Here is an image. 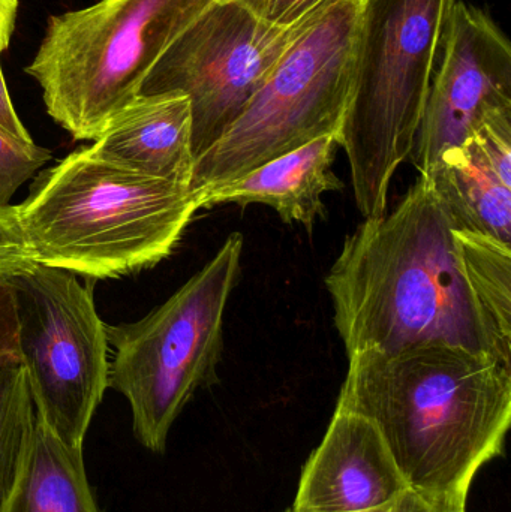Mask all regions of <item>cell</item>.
Listing matches in <instances>:
<instances>
[{
	"label": "cell",
	"instance_id": "11",
	"mask_svg": "<svg viewBox=\"0 0 511 512\" xmlns=\"http://www.w3.org/2000/svg\"><path fill=\"white\" fill-rule=\"evenodd\" d=\"M408 486L371 421L336 408L320 447L303 468L293 512H363Z\"/></svg>",
	"mask_w": 511,
	"mask_h": 512
},
{
	"label": "cell",
	"instance_id": "9",
	"mask_svg": "<svg viewBox=\"0 0 511 512\" xmlns=\"http://www.w3.org/2000/svg\"><path fill=\"white\" fill-rule=\"evenodd\" d=\"M317 18L275 27L237 0H215L162 54L140 95L188 96L197 159L236 122L282 54Z\"/></svg>",
	"mask_w": 511,
	"mask_h": 512
},
{
	"label": "cell",
	"instance_id": "18",
	"mask_svg": "<svg viewBox=\"0 0 511 512\" xmlns=\"http://www.w3.org/2000/svg\"><path fill=\"white\" fill-rule=\"evenodd\" d=\"M50 159L44 147L24 143L0 129V207L11 206L15 192Z\"/></svg>",
	"mask_w": 511,
	"mask_h": 512
},
{
	"label": "cell",
	"instance_id": "22",
	"mask_svg": "<svg viewBox=\"0 0 511 512\" xmlns=\"http://www.w3.org/2000/svg\"><path fill=\"white\" fill-rule=\"evenodd\" d=\"M363 512H467V508L450 507V505L441 504V502L426 498L422 493L410 489L384 507Z\"/></svg>",
	"mask_w": 511,
	"mask_h": 512
},
{
	"label": "cell",
	"instance_id": "5",
	"mask_svg": "<svg viewBox=\"0 0 511 512\" xmlns=\"http://www.w3.org/2000/svg\"><path fill=\"white\" fill-rule=\"evenodd\" d=\"M215 0H99L53 15L27 75L48 116L75 141H96L140 96L171 44Z\"/></svg>",
	"mask_w": 511,
	"mask_h": 512
},
{
	"label": "cell",
	"instance_id": "7",
	"mask_svg": "<svg viewBox=\"0 0 511 512\" xmlns=\"http://www.w3.org/2000/svg\"><path fill=\"white\" fill-rule=\"evenodd\" d=\"M363 2L338 3L282 54L227 132L195 159L194 197L324 135L338 137L350 99Z\"/></svg>",
	"mask_w": 511,
	"mask_h": 512
},
{
	"label": "cell",
	"instance_id": "10",
	"mask_svg": "<svg viewBox=\"0 0 511 512\" xmlns=\"http://www.w3.org/2000/svg\"><path fill=\"white\" fill-rule=\"evenodd\" d=\"M441 50L414 147L420 176L492 117L511 113V45L489 14L453 3Z\"/></svg>",
	"mask_w": 511,
	"mask_h": 512
},
{
	"label": "cell",
	"instance_id": "2",
	"mask_svg": "<svg viewBox=\"0 0 511 512\" xmlns=\"http://www.w3.org/2000/svg\"><path fill=\"white\" fill-rule=\"evenodd\" d=\"M336 408L371 421L408 489L467 508L483 466L503 456L511 367L456 346L351 355Z\"/></svg>",
	"mask_w": 511,
	"mask_h": 512
},
{
	"label": "cell",
	"instance_id": "13",
	"mask_svg": "<svg viewBox=\"0 0 511 512\" xmlns=\"http://www.w3.org/2000/svg\"><path fill=\"white\" fill-rule=\"evenodd\" d=\"M89 149L119 167L189 188L195 164L191 102L179 92L140 95Z\"/></svg>",
	"mask_w": 511,
	"mask_h": 512
},
{
	"label": "cell",
	"instance_id": "15",
	"mask_svg": "<svg viewBox=\"0 0 511 512\" xmlns=\"http://www.w3.org/2000/svg\"><path fill=\"white\" fill-rule=\"evenodd\" d=\"M2 512H102L87 478L83 448L60 441L36 414L17 483Z\"/></svg>",
	"mask_w": 511,
	"mask_h": 512
},
{
	"label": "cell",
	"instance_id": "16",
	"mask_svg": "<svg viewBox=\"0 0 511 512\" xmlns=\"http://www.w3.org/2000/svg\"><path fill=\"white\" fill-rule=\"evenodd\" d=\"M453 242L480 312L511 354V245L468 230H453Z\"/></svg>",
	"mask_w": 511,
	"mask_h": 512
},
{
	"label": "cell",
	"instance_id": "4",
	"mask_svg": "<svg viewBox=\"0 0 511 512\" xmlns=\"http://www.w3.org/2000/svg\"><path fill=\"white\" fill-rule=\"evenodd\" d=\"M453 3L363 0L338 143L365 219L386 215L393 176L413 156Z\"/></svg>",
	"mask_w": 511,
	"mask_h": 512
},
{
	"label": "cell",
	"instance_id": "3",
	"mask_svg": "<svg viewBox=\"0 0 511 512\" xmlns=\"http://www.w3.org/2000/svg\"><path fill=\"white\" fill-rule=\"evenodd\" d=\"M186 186L135 173L87 149L36 179L17 206L36 264L117 279L173 254L195 212Z\"/></svg>",
	"mask_w": 511,
	"mask_h": 512
},
{
	"label": "cell",
	"instance_id": "6",
	"mask_svg": "<svg viewBox=\"0 0 511 512\" xmlns=\"http://www.w3.org/2000/svg\"><path fill=\"white\" fill-rule=\"evenodd\" d=\"M242 252V234H231L218 254L149 315L131 324H105L114 349L108 388L125 397L135 438L152 453H164L185 406L218 381L225 309Z\"/></svg>",
	"mask_w": 511,
	"mask_h": 512
},
{
	"label": "cell",
	"instance_id": "17",
	"mask_svg": "<svg viewBox=\"0 0 511 512\" xmlns=\"http://www.w3.org/2000/svg\"><path fill=\"white\" fill-rule=\"evenodd\" d=\"M35 406L20 358L0 360V512L5 508L26 456Z\"/></svg>",
	"mask_w": 511,
	"mask_h": 512
},
{
	"label": "cell",
	"instance_id": "8",
	"mask_svg": "<svg viewBox=\"0 0 511 512\" xmlns=\"http://www.w3.org/2000/svg\"><path fill=\"white\" fill-rule=\"evenodd\" d=\"M3 277L14 294L18 358L36 417L69 447L83 448L110 373L93 286L41 264Z\"/></svg>",
	"mask_w": 511,
	"mask_h": 512
},
{
	"label": "cell",
	"instance_id": "23",
	"mask_svg": "<svg viewBox=\"0 0 511 512\" xmlns=\"http://www.w3.org/2000/svg\"><path fill=\"white\" fill-rule=\"evenodd\" d=\"M0 129H3L11 137L24 141V143H32L33 141L29 132H27L26 126L18 117L14 104H12L5 77H3L2 65H0Z\"/></svg>",
	"mask_w": 511,
	"mask_h": 512
},
{
	"label": "cell",
	"instance_id": "12",
	"mask_svg": "<svg viewBox=\"0 0 511 512\" xmlns=\"http://www.w3.org/2000/svg\"><path fill=\"white\" fill-rule=\"evenodd\" d=\"M425 177L453 230L511 245V113L492 117L462 146L444 152Z\"/></svg>",
	"mask_w": 511,
	"mask_h": 512
},
{
	"label": "cell",
	"instance_id": "19",
	"mask_svg": "<svg viewBox=\"0 0 511 512\" xmlns=\"http://www.w3.org/2000/svg\"><path fill=\"white\" fill-rule=\"evenodd\" d=\"M255 17L275 27H293L320 17L323 12L348 0H237ZM363 2V0H356Z\"/></svg>",
	"mask_w": 511,
	"mask_h": 512
},
{
	"label": "cell",
	"instance_id": "14",
	"mask_svg": "<svg viewBox=\"0 0 511 512\" xmlns=\"http://www.w3.org/2000/svg\"><path fill=\"white\" fill-rule=\"evenodd\" d=\"M338 147L336 135H324L239 179L203 192L195 200L200 209L219 204H266L285 224H300L312 231L326 215L323 195L344 188L333 173Z\"/></svg>",
	"mask_w": 511,
	"mask_h": 512
},
{
	"label": "cell",
	"instance_id": "20",
	"mask_svg": "<svg viewBox=\"0 0 511 512\" xmlns=\"http://www.w3.org/2000/svg\"><path fill=\"white\" fill-rule=\"evenodd\" d=\"M35 264L21 230L17 206L0 207V276L20 273Z\"/></svg>",
	"mask_w": 511,
	"mask_h": 512
},
{
	"label": "cell",
	"instance_id": "24",
	"mask_svg": "<svg viewBox=\"0 0 511 512\" xmlns=\"http://www.w3.org/2000/svg\"><path fill=\"white\" fill-rule=\"evenodd\" d=\"M18 0H0V57L8 50L17 21Z\"/></svg>",
	"mask_w": 511,
	"mask_h": 512
},
{
	"label": "cell",
	"instance_id": "21",
	"mask_svg": "<svg viewBox=\"0 0 511 512\" xmlns=\"http://www.w3.org/2000/svg\"><path fill=\"white\" fill-rule=\"evenodd\" d=\"M8 357H18L17 312L11 285L0 276V360Z\"/></svg>",
	"mask_w": 511,
	"mask_h": 512
},
{
	"label": "cell",
	"instance_id": "1",
	"mask_svg": "<svg viewBox=\"0 0 511 512\" xmlns=\"http://www.w3.org/2000/svg\"><path fill=\"white\" fill-rule=\"evenodd\" d=\"M324 282L348 358L446 345L511 367L462 273L452 222L428 177L392 213L347 236Z\"/></svg>",
	"mask_w": 511,
	"mask_h": 512
}]
</instances>
